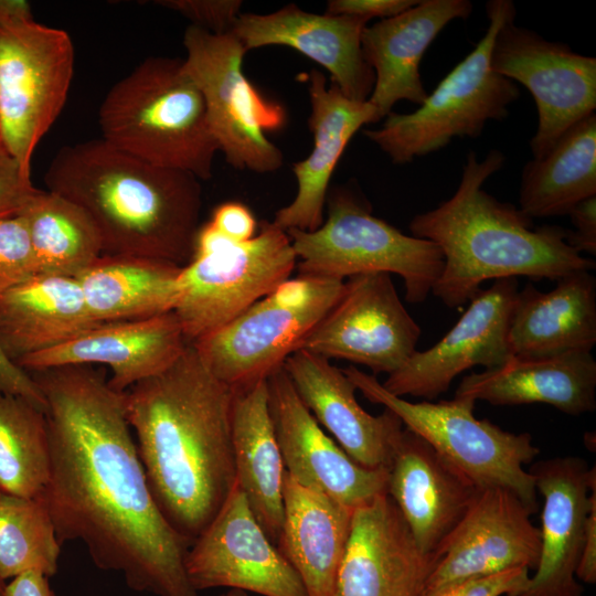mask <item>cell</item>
Listing matches in <instances>:
<instances>
[{
    "mask_svg": "<svg viewBox=\"0 0 596 596\" xmlns=\"http://www.w3.org/2000/svg\"><path fill=\"white\" fill-rule=\"evenodd\" d=\"M46 402L50 476L40 499L61 545L81 541L94 564L136 592L196 596L185 571L191 544L149 490L124 392L105 369L62 365L29 372Z\"/></svg>",
    "mask_w": 596,
    "mask_h": 596,
    "instance_id": "cell-1",
    "label": "cell"
},
{
    "mask_svg": "<svg viewBox=\"0 0 596 596\" xmlns=\"http://www.w3.org/2000/svg\"><path fill=\"white\" fill-rule=\"evenodd\" d=\"M233 396L192 343L166 370L124 392L151 496L191 545L235 487Z\"/></svg>",
    "mask_w": 596,
    "mask_h": 596,
    "instance_id": "cell-2",
    "label": "cell"
},
{
    "mask_svg": "<svg viewBox=\"0 0 596 596\" xmlns=\"http://www.w3.org/2000/svg\"><path fill=\"white\" fill-rule=\"evenodd\" d=\"M504 163L500 150L491 149L481 160L470 151L455 193L409 222L412 235L435 243L444 256L432 294L449 308L470 301L489 279L558 280L595 268L593 259L567 244L566 228L534 226L519 207L482 190Z\"/></svg>",
    "mask_w": 596,
    "mask_h": 596,
    "instance_id": "cell-3",
    "label": "cell"
},
{
    "mask_svg": "<svg viewBox=\"0 0 596 596\" xmlns=\"http://www.w3.org/2000/svg\"><path fill=\"white\" fill-rule=\"evenodd\" d=\"M201 180L124 152L102 138L63 146L44 174L46 190L84 209L103 255L187 265L202 210Z\"/></svg>",
    "mask_w": 596,
    "mask_h": 596,
    "instance_id": "cell-4",
    "label": "cell"
},
{
    "mask_svg": "<svg viewBox=\"0 0 596 596\" xmlns=\"http://www.w3.org/2000/svg\"><path fill=\"white\" fill-rule=\"evenodd\" d=\"M98 124L100 138L124 152L199 180L212 177L219 143L182 58H145L107 92Z\"/></svg>",
    "mask_w": 596,
    "mask_h": 596,
    "instance_id": "cell-5",
    "label": "cell"
},
{
    "mask_svg": "<svg viewBox=\"0 0 596 596\" xmlns=\"http://www.w3.org/2000/svg\"><path fill=\"white\" fill-rule=\"evenodd\" d=\"M486 13L485 35L415 111H392L380 128L363 131L394 164L438 151L454 138H478L488 121L504 120L510 105L520 97L518 85L490 65L497 31L517 15L515 6L511 0H490Z\"/></svg>",
    "mask_w": 596,
    "mask_h": 596,
    "instance_id": "cell-6",
    "label": "cell"
},
{
    "mask_svg": "<svg viewBox=\"0 0 596 596\" xmlns=\"http://www.w3.org/2000/svg\"><path fill=\"white\" fill-rule=\"evenodd\" d=\"M75 65L70 34L0 0V146L31 175L34 150L60 116Z\"/></svg>",
    "mask_w": 596,
    "mask_h": 596,
    "instance_id": "cell-7",
    "label": "cell"
},
{
    "mask_svg": "<svg viewBox=\"0 0 596 596\" xmlns=\"http://www.w3.org/2000/svg\"><path fill=\"white\" fill-rule=\"evenodd\" d=\"M327 202L328 217L318 230L286 231L299 275L343 280L369 273L396 274L403 279L405 299L423 302L443 270L438 246L374 216L352 188H336Z\"/></svg>",
    "mask_w": 596,
    "mask_h": 596,
    "instance_id": "cell-8",
    "label": "cell"
},
{
    "mask_svg": "<svg viewBox=\"0 0 596 596\" xmlns=\"http://www.w3.org/2000/svg\"><path fill=\"white\" fill-rule=\"evenodd\" d=\"M297 265L286 231L263 222L252 240L235 243L210 222L196 234L182 266L173 310L188 343L222 328L287 280Z\"/></svg>",
    "mask_w": 596,
    "mask_h": 596,
    "instance_id": "cell-9",
    "label": "cell"
},
{
    "mask_svg": "<svg viewBox=\"0 0 596 596\" xmlns=\"http://www.w3.org/2000/svg\"><path fill=\"white\" fill-rule=\"evenodd\" d=\"M372 403L393 412L405 428L425 439L479 489L503 488L538 511L534 478L524 466L540 454L529 433L514 434L473 416L475 401L413 403L384 389L374 375L351 365L342 370Z\"/></svg>",
    "mask_w": 596,
    "mask_h": 596,
    "instance_id": "cell-10",
    "label": "cell"
},
{
    "mask_svg": "<svg viewBox=\"0 0 596 596\" xmlns=\"http://www.w3.org/2000/svg\"><path fill=\"white\" fill-rule=\"evenodd\" d=\"M344 280L288 278L240 316L193 342L221 382L240 390L266 380L296 352L339 300Z\"/></svg>",
    "mask_w": 596,
    "mask_h": 596,
    "instance_id": "cell-11",
    "label": "cell"
},
{
    "mask_svg": "<svg viewBox=\"0 0 596 596\" xmlns=\"http://www.w3.org/2000/svg\"><path fill=\"white\" fill-rule=\"evenodd\" d=\"M183 45V68L203 95L211 130L226 162L257 173L277 171L284 156L266 132L286 125V109L243 73L247 51L241 41L232 32L214 34L190 24Z\"/></svg>",
    "mask_w": 596,
    "mask_h": 596,
    "instance_id": "cell-12",
    "label": "cell"
},
{
    "mask_svg": "<svg viewBox=\"0 0 596 596\" xmlns=\"http://www.w3.org/2000/svg\"><path fill=\"white\" fill-rule=\"evenodd\" d=\"M514 20L508 19L497 31L490 65L532 94L538 127L530 149L533 159H540L571 127L595 114L596 58L549 41Z\"/></svg>",
    "mask_w": 596,
    "mask_h": 596,
    "instance_id": "cell-13",
    "label": "cell"
},
{
    "mask_svg": "<svg viewBox=\"0 0 596 596\" xmlns=\"http://www.w3.org/2000/svg\"><path fill=\"white\" fill-rule=\"evenodd\" d=\"M419 336L391 275L369 273L344 281L339 300L298 350L391 374L416 351Z\"/></svg>",
    "mask_w": 596,
    "mask_h": 596,
    "instance_id": "cell-14",
    "label": "cell"
},
{
    "mask_svg": "<svg viewBox=\"0 0 596 596\" xmlns=\"http://www.w3.org/2000/svg\"><path fill=\"white\" fill-rule=\"evenodd\" d=\"M185 571L196 593L227 587L262 596H308L297 572L265 534L236 485L189 547Z\"/></svg>",
    "mask_w": 596,
    "mask_h": 596,
    "instance_id": "cell-15",
    "label": "cell"
},
{
    "mask_svg": "<svg viewBox=\"0 0 596 596\" xmlns=\"http://www.w3.org/2000/svg\"><path fill=\"white\" fill-rule=\"evenodd\" d=\"M532 512L503 488L479 489L464 518L438 550L424 596L466 579L525 567L535 570L541 534Z\"/></svg>",
    "mask_w": 596,
    "mask_h": 596,
    "instance_id": "cell-16",
    "label": "cell"
},
{
    "mask_svg": "<svg viewBox=\"0 0 596 596\" xmlns=\"http://www.w3.org/2000/svg\"><path fill=\"white\" fill-rule=\"evenodd\" d=\"M515 278H501L480 289L455 326L432 348L415 351L382 383L390 393L433 400L454 379L476 365L486 370L512 358L508 345L510 319L518 295Z\"/></svg>",
    "mask_w": 596,
    "mask_h": 596,
    "instance_id": "cell-17",
    "label": "cell"
},
{
    "mask_svg": "<svg viewBox=\"0 0 596 596\" xmlns=\"http://www.w3.org/2000/svg\"><path fill=\"white\" fill-rule=\"evenodd\" d=\"M268 408L287 475L354 510L387 493L389 469L352 460L320 427L284 366L267 377Z\"/></svg>",
    "mask_w": 596,
    "mask_h": 596,
    "instance_id": "cell-18",
    "label": "cell"
},
{
    "mask_svg": "<svg viewBox=\"0 0 596 596\" xmlns=\"http://www.w3.org/2000/svg\"><path fill=\"white\" fill-rule=\"evenodd\" d=\"M438 561L418 547L392 498L381 494L353 510L336 596H424Z\"/></svg>",
    "mask_w": 596,
    "mask_h": 596,
    "instance_id": "cell-19",
    "label": "cell"
},
{
    "mask_svg": "<svg viewBox=\"0 0 596 596\" xmlns=\"http://www.w3.org/2000/svg\"><path fill=\"white\" fill-rule=\"evenodd\" d=\"M529 472L544 499L541 550L535 574L517 596H582L575 572L596 498V469L581 457L564 456L539 460Z\"/></svg>",
    "mask_w": 596,
    "mask_h": 596,
    "instance_id": "cell-20",
    "label": "cell"
},
{
    "mask_svg": "<svg viewBox=\"0 0 596 596\" xmlns=\"http://www.w3.org/2000/svg\"><path fill=\"white\" fill-rule=\"evenodd\" d=\"M368 19L307 12L290 3L267 13H241L230 32L246 51L268 45L289 46L330 73L347 98L366 102L375 76L366 63L361 35Z\"/></svg>",
    "mask_w": 596,
    "mask_h": 596,
    "instance_id": "cell-21",
    "label": "cell"
},
{
    "mask_svg": "<svg viewBox=\"0 0 596 596\" xmlns=\"http://www.w3.org/2000/svg\"><path fill=\"white\" fill-rule=\"evenodd\" d=\"M188 342L173 311L128 321L98 323L55 348L21 359L26 372L62 365H102L109 385L126 392L170 366Z\"/></svg>",
    "mask_w": 596,
    "mask_h": 596,
    "instance_id": "cell-22",
    "label": "cell"
},
{
    "mask_svg": "<svg viewBox=\"0 0 596 596\" xmlns=\"http://www.w3.org/2000/svg\"><path fill=\"white\" fill-rule=\"evenodd\" d=\"M283 366L304 405L352 460L390 470L403 430L393 412L368 413L356 401L354 385L327 358L297 350Z\"/></svg>",
    "mask_w": 596,
    "mask_h": 596,
    "instance_id": "cell-23",
    "label": "cell"
},
{
    "mask_svg": "<svg viewBox=\"0 0 596 596\" xmlns=\"http://www.w3.org/2000/svg\"><path fill=\"white\" fill-rule=\"evenodd\" d=\"M478 491L425 439L403 428L389 471L387 494L422 551L438 554Z\"/></svg>",
    "mask_w": 596,
    "mask_h": 596,
    "instance_id": "cell-24",
    "label": "cell"
},
{
    "mask_svg": "<svg viewBox=\"0 0 596 596\" xmlns=\"http://www.w3.org/2000/svg\"><path fill=\"white\" fill-rule=\"evenodd\" d=\"M471 11L469 0H419L363 30V56L375 76L368 102L375 108L377 121L401 100L423 104L428 95L419 73L425 52L447 24L467 19Z\"/></svg>",
    "mask_w": 596,
    "mask_h": 596,
    "instance_id": "cell-25",
    "label": "cell"
},
{
    "mask_svg": "<svg viewBox=\"0 0 596 596\" xmlns=\"http://www.w3.org/2000/svg\"><path fill=\"white\" fill-rule=\"evenodd\" d=\"M308 92L313 148L306 159L294 163L296 196L275 214L273 223L284 231L312 232L323 224L327 192L339 159L361 127L377 123L368 100H351L332 83L327 87L326 76L318 70L308 74Z\"/></svg>",
    "mask_w": 596,
    "mask_h": 596,
    "instance_id": "cell-26",
    "label": "cell"
},
{
    "mask_svg": "<svg viewBox=\"0 0 596 596\" xmlns=\"http://www.w3.org/2000/svg\"><path fill=\"white\" fill-rule=\"evenodd\" d=\"M455 397L501 406L542 403L582 415L596 408V361L587 351L512 356L500 366L465 376Z\"/></svg>",
    "mask_w": 596,
    "mask_h": 596,
    "instance_id": "cell-27",
    "label": "cell"
},
{
    "mask_svg": "<svg viewBox=\"0 0 596 596\" xmlns=\"http://www.w3.org/2000/svg\"><path fill=\"white\" fill-rule=\"evenodd\" d=\"M596 343V280L576 270L543 292L531 283L518 291L508 331L512 356L590 352Z\"/></svg>",
    "mask_w": 596,
    "mask_h": 596,
    "instance_id": "cell-28",
    "label": "cell"
},
{
    "mask_svg": "<svg viewBox=\"0 0 596 596\" xmlns=\"http://www.w3.org/2000/svg\"><path fill=\"white\" fill-rule=\"evenodd\" d=\"M283 502L278 550L297 572L308 596H336L353 510L299 485L286 471Z\"/></svg>",
    "mask_w": 596,
    "mask_h": 596,
    "instance_id": "cell-29",
    "label": "cell"
},
{
    "mask_svg": "<svg viewBox=\"0 0 596 596\" xmlns=\"http://www.w3.org/2000/svg\"><path fill=\"white\" fill-rule=\"evenodd\" d=\"M96 324L73 277L38 274L0 295V345L14 363Z\"/></svg>",
    "mask_w": 596,
    "mask_h": 596,
    "instance_id": "cell-30",
    "label": "cell"
},
{
    "mask_svg": "<svg viewBox=\"0 0 596 596\" xmlns=\"http://www.w3.org/2000/svg\"><path fill=\"white\" fill-rule=\"evenodd\" d=\"M266 380L234 390L232 443L235 485L265 534L277 545L286 470L269 414Z\"/></svg>",
    "mask_w": 596,
    "mask_h": 596,
    "instance_id": "cell-31",
    "label": "cell"
},
{
    "mask_svg": "<svg viewBox=\"0 0 596 596\" xmlns=\"http://www.w3.org/2000/svg\"><path fill=\"white\" fill-rule=\"evenodd\" d=\"M182 266L129 255H102L75 277L97 323L147 319L174 310Z\"/></svg>",
    "mask_w": 596,
    "mask_h": 596,
    "instance_id": "cell-32",
    "label": "cell"
},
{
    "mask_svg": "<svg viewBox=\"0 0 596 596\" xmlns=\"http://www.w3.org/2000/svg\"><path fill=\"white\" fill-rule=\"evenodd\" d=\"M596 195V115L571 127L540 159L521 172L519 209L529 217L567 215Z\"/></svg>",
    "mask_w": 596,
    "mask_h": 596,
    "instance_id": "cell-33",
    "label": "cell"
},
{
    "mask_svg": "<svg viewBox=\"0 0 596 596\" xmlns=\"http://www.w3.org/2000/svg\"><path fill=\"white\" fill-rule=\"evenodd\" d=\"M18 215L26 224L38 274L75 278L104 254L92 217L58 193L36 188Z\"/></svg>",
    "mask_w": 596,
    "mask_h": 596,
    "instance_id": "cell-34",
    "label": "cell"
},
{
    "mask_svg": "<svg viewBox=\"0 0 596 596\" xmlns=\"http://www.w3.org/2000/svg\"><path fill=\"white\" fill-rule=\"evenodd\" d=\"M50 476L45 412L0 393V491L38 499Z\"/></svg>",
    "mask_w": 596,
    "mask_h": 596,
    "instance_id": "cell-35",
    "label": "cell"
},
{
    "mask_svg": "<svg viewBox=\"0 0 596 596\" xmlns=\"http://www.w3.org/2000/svg\"><path fill=\"white\" fill-rule=\"evenodd\" d=\"M61 543L40 499L0 491V579L36 571L53 576Z\"/></svg>",
    "mask_w": 596,
    "mask_h": 596,
    "instance_id": "cell-36",
    "label": "cell"
},
{
    "mask_svg": "<svg viewBox=\"0 0 596 596\" xmlns=\"http://www.w3.org/2000/svg\"><path fill=\"white\" fill-rule=\"evenodd\" d=\"M38 275L36 262L24 220L0 217V295Z\"/></svg>",
    "mask_w": 596,
    "mask_h": 596,
    "instance_id": "cell-37",
    "label": "cell"
},
{
    "mask_svg": "<svg viewBox=\"0 0 596 596\" xmlns=\"http://www.w3.org/2000/svg\"><path fill=\"white\" fill-rule=\"evenodd\" d=\"M156 4L175 11L191 25L214 34L227 33L241 14L240 0H159Z\"/></svg>",
    "mask_w": 596,
    "mask_h": 596,
    "instance_id": "cell-38",
    "label": "cell"
},
{
    "mask_svg": "<svg viewBox=\"0 0 596 596\" xmlns=\"http://www.w3.org/2000/svg\"><path fill=\"white\" fill-rule=\"evenodd\" d=\"M529 571L519 567L466 579L447 587L436 596H517L529 585Z\"/></svg>",
    "mask_w": 596,
    "mask_h": 596,
    "instance_id": "cell-39",
    "label": "cell"
},
{
    "mask_svg": "<svg viewBox=\"0 0 596 596\" xmlns=\"http://www.w3.org/2000/svg\"><path fill=\"white\" fill-rule=\"evenodd\" d=\"M35 190L31 175L0 146V217L17 215Z\"/></svg>",
    "mask_w": 596,
    "mask_h": 596,
    "instance_id": "cell-40",
    "label": "cell"
},
{
    "mask_svg": "<svg viewBox=\"0 0 596 596\" xmlns=\"http://www.w3.org/2000/svg\"><path fill=\"white\" fill-rule=\"evenodd\" d=\"M210 223L225 237L244 243L256 235L257 223L254 214L245 204L228 201L217 205Z\"/></svg>",
    "mask_w": 596,
    "mask_h": 596,
    "instance_id": "cell-41",
    "label": "cell"
},
{
    "mask_svg": "<svg viewBox=\"0 0 596 596\" xmlns=\"http://www.w3.org/2000/svg\"><path fill=\"white\" fill-rule=\"evenodd\" d=\"M417 0H330L324 13L389 19L408 10Z\"/></svg>",
    "mask_w": 596,
    "mask_h": 596,
    "instance_id": "cell-42",
    "label": "cell"
},
{
    "mask_svg": "<svg viewBox=\"0 0 596 596\" xmlns=\"http://www.w3.org/2000/svg\"><path fill=\"white\" fill-rule=\"evenodd\" d=\"M0 393L22 397L40 409H46L42 391L30 375L4 353L0 345Z\"/></svg>",
    "mask_w": 596,
    "mask_h": 596,
    "instance_id": "cell-43",
    "label": "cell"
},
{
    "mask_svg": "<svg viewBox=\"0 0 596 596\" xmlns=\"http://www.w3.org/2000/svg\"><path fill=\"white\" fill-rule=\"evenodd\" d=\"M567 215L574 226L567 230V244L581 255H596V195L577 203Z\"/></svg>",
    "mask_w": 596,
    "mask_h": 596,
    "instance_id": "cell-44",
    "label": "cell"
},
{
    "mask_svg": "<svg viewBox=\"0 0 596 596\" xmlns=\"http://www.w3.org/2000/svg\"><path fill=\"white\" fill-rule=\"evenodd\" d=\"M581 581L596 583V498L592 501L585 524V535L575 572Z\"/></svg>",
    "mask_w": 596,
    "mask_h": 596,
    "instance_id": "cell-45",
    "label": "cell"
},
{
    "mask_svg": "<svg viewBox=\"0 0 596 596\" xmlns=\"http://www.w3.org/2000/svg\"><path fill=\"white\" fill-rule=\"evenodd\" d=\"M3 596H55L49 577L44 574L30 571L11 578L3 588Z\"/></svg>",
    "mask_w": 596,
    "mask_h": 596,
    "instance_id": "cell-46",
    "label": "cell"
},
{
    "mask_svg": "<svg viewBox=\"0 0 596 596\" xmlns=\"http://www.w3.org/2000/svg\"><path fill=\"white\" fill-rule=\"evenodd\" d=\"M217 596H247V593L243 590H238V589H230L226 593H223Z\"/></svg>",
    "mask_w": 596,
    "mask_h": 596,
    "instance_id": "cell-47",
    "label": "cell"
},
{
    "mask_svg": "<svg viewBox=\"0 0 596 596\" xmlns=\"http://www.w3.org/2000/svg\"><path fill=\"white\" fill-rule=\"evenodd\" d=\"M3 588L4 586L2 585V579H0V596H3Z\"/></svg>",
    "mask_w": 596,
    "mask_h": 596,
    "instance_id": "cell-48",
    "label": "cell"
}]
</instances>
